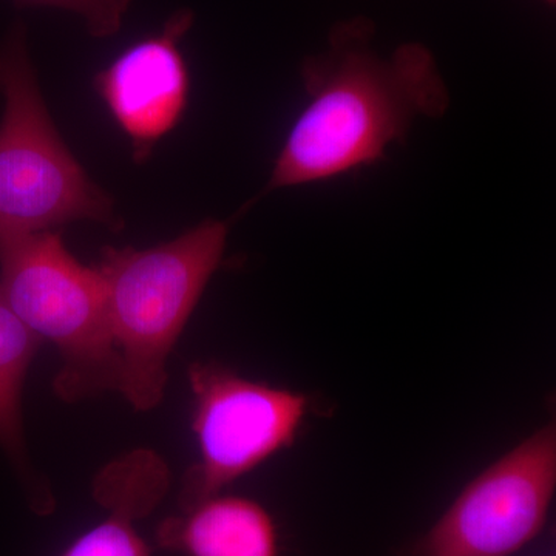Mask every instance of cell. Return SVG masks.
<instances>
[{"label":"cell","mask_w":556,"mask_h":556,"mask_svg":"<svg viewBox=\"0 0 556 556\" xmlns=\"http://www.w3.org/2000/svg\"><path fill=\"white\" fill-rule=\"evenodd\" d=\"M375 31L367 17L339 22L328 49L303 61L308 104L260 197L379 163L393 142L404 141L413 121L447 112V84L431 51L409 42L382 56L372 47Z\"/></svg>","instance_id":"obj_1"},{"label":"cell","mask_w":556,"mask_h":556,"mask_svg":"<svg viewBox=\"0 0 556 556\" xmlns=\"http://www.w3.org/2000/svg\"><path fill=\"white\" fill-rule=\"evenodd\" d=\"M228 236V223L204 219L156 247L102 249L94 266L123 365L118 393L135 412L163 401L172 351L225 262Z\"/></svg>","instance_id":"obj_2"},{"label":"cell","mask_w":556,"mask_h":556,"mask_svg":"<svg viewBox=\"0 0 556 556\" xmlns=\"http://www.w3.org/2000/svg\"><path fill=\"white\" fill-rule=\"evenodd\" d=\"M0 237L75 222L123 228L115 201L80 166L51 119L22 22L0 42Z\"/></svg>","instance_id":"obj_3"},{"label":"cell","mask_w":556,"mask_h":556,"mask_svg":"<svg viewBox=\"0 0 556 556\" xmlns=\"http://www.w3.org/2000/svg\"><path fill=\"white\" fill-rule=\"evenodd\" d=\"M0 285L11 308L61 356L56 396L79 402L118 391L123 365L97 266H86L58 230L0 237Z\"/></svg>","instance_id":"obj_4"},{"label":"cell","mask_w":556,"mask_h":556,"mask_svg":"<svg viewBox=\"0 0 556 556\" xmlns=\"http://www.w3.org/2000/svg\"><path fill=\"white\" fill-rule=\"evenodd\" d=\"M188 378L199 459L182 477L179 510L291 448L316 408L308 394L244 378L219 362H195Z\"/></svg>","instance_id":"obj_5"},{"label":"cell","mask_w":556,"mask_h":556,"mask_svg":"<svg viewBox=\"0 0 556 556\" xmlns=\"http://www.w3.org/2000/svg\"><path fill=\"white\" fill-rule=\"evenodd\" d=\"M556 492V426L548 422L477 475L415 556H514L540 536Z\"/></svg>","instance_id":"obj_6"},{"label":"cell","mask_w":556,"mask_h":556,"mask_svg":"<svg viewBox=\"0 0 556 556\" xmlns=\"http://www.w3.org/2000/svg\"><path fill=\"white\" fill-rule=\"evenodd\" d=\"M192 24V11H177L159 33L131 43L93 78V90L129 138L135 163L148 161L185 118L190 73L179 42Z\"/></svg>","instance_id":"obj_7"},{"label":"cell","mask_w":556,"mask_h":556,"mask_svg":"<svg viewBox=\"0 0 556 556\" xmlns=\"http://www.w3.org/2000/svg\"><path fill=\"white\" fill-rule=\"evenodd\" d=\"M155 540L179 556H283L280 530L268 508L225 492L163 519Z\"/></svg>","instance_id":"obj_8"},{"label":"cell","mask_w":556,"mask_h":556,"mask_svg":"<svg viewBox=\"0 0 556 556\" xmlns=\"http://www.w3.org/2000/svg\"><path fill=\"white\" fill-rule=\"evenodd\" d=\"M166 495V479L148 457L127 453L112 460L93 481V497L104 508V519L60 556H152L137 522L148 518Z\"/></svg>","instance_id":"obj_9"},{"label":"cell","mask_w":556,"mask_h":556,"mask_svg":"<svg viewBox=\"0 0 556 556\" xmlns=\"http://www.w3.org/2000/svg\"><path fill=\"white\" fill-rule=\"evenodd\" d=\"M42 340L11 308L0 285V447L16 468L33 510L50 514L53 496L36 478L25 442L22 390Z\"/></svg>","instance_id":"obj_10"},{"label":"cell","mask_w":556,"mask_h":556,"mask_svg":"<svg viewBox=\"0 0 556 556\" xmlns=\"http://www.w3.org/2000/svg\"><path fill=\"white\" fill-rule=\"evenodd\" d=\"M17 7H53L83 17L94 38H110L119 31L131 0H11Z\"/></svg>","instance_id":"obj_11"},{"label":"cell","mask_w":556,"mask_h":556,"mask_svg":"<svg viewBox=\"0 0 556 556\" xmlns=\"http://www.w3.org/2000/svg\"><path fill=\"white\" fill-rule=\"evenodd\" d=\"M543 2H546L547 5H555V0H543Z\"/></svg>","instance_id":"obj_12"}]
</instances>
